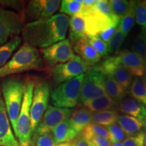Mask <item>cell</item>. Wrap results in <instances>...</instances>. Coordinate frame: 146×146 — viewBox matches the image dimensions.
Listing matches in <instances>:
<instances>
[{
  "instance_id": "6da1fadb",
  "label": "cell",
  "mask_w": 146,
  "mask_h": 146,
  "mask_svg": "<svg viewBox=\"0 0 146 146\" xmlns=\"http://www.w3.org/2000/svg\"><path fill=\"white\" fill-rule=\"evenodd\" d=\"M69 25V18L58 14L41 21L27 23L22 29L25 43L31 46L45 48L65 39Z\"/></svg>"
},
{
  "instance_id": "7a4b0ae2",
  "label": "cell",
  "mask_w": 146,
  "mask_h": 146,
  "mask_svg": "<svg viewBox=\"0 0 146 146\" xmlns=\"http://www.w3.org/2000/svg\"><path fill=\"white\" fill-rule=\"evenodd\" d=\"M43 67V58L37 48L24 43L10 61L0 68V78L29 70H41Z\"/></svg>"
},
{
  "instance_id": "3957f363",
  "label": "cell",
  "mask_w": 146,
  "mask_h": 146,
  "mask_svg": "<svg viewBox=\"0 0 146 146\" xmlns=\"http://www.w3.org/2000/svg\"><path fill=\"white\" fill-rule=\"evenodd\" d=\"M0 88L8 118L15 133L16 123L23 100L25 83L20 77L7 76L1 81Z\"/></svg>"
},
{
  "instance_id": "277c9868",
  "label": "cell",
  "mask_w": 146,
  "mask_h": 146,
  "mask_svg": "<svg viewBox=\"0 0 146 146\" xmlns=\"http://www.w3.org/2000/svg\"><path fill=\"white\" fill-rule=\"evenodd\" d=\"M35 82L28 79L25 83L24 96L21 111L16 123L15 136L20 146H30L31 141L30 110L33 95Z\"/></svg>"
},
{
  "instance_id": "5b68a950",
  "label": "cell",
  "mask_w": 146,
  "mask_h": 146,
  "mask_svg": "<svg viewBox=\"0 0 146 146\" xmlns=\"http://www.w3.org/2000/svg\"><path fill=\"white\" fill-rule=\"evenodd\" d=\"M84 75L76 76L60 83L51 94V100L55 107L71 108L78 104Z\"/></svg>"
},
{
  "instance_id": "8992f818",
  "label": "cell",
  "mask_w": 146,
  "mask_h": 146,
  "mask_svg": "<svg viewBox=\"0 0 146 146\" xmlns=\"http://www.w3.org/2000/svg\"><path fill=\"white\" fill-rule=\"evenodd\" d=\"M105 78L106 74L100 70L98 66H89L82 83L78 100L79 106H83L87 101L106 95Z\"/></svg>"
},
{
  "instance_id": "52a82bcc",
  "label": "cell",
  "mask_w": 146,
  "mask_h": 146,
  "mask_svg": "<svg viewBox=\"0 0 146 146\" xmlns=\"http://www.w3.org/2000/svg\"><path fill=\"white\" fill-rule=\"evenodd\" d=\"M50 96V85L46 81L41 80L35 82L33 95L30 110L31 135L35 130L36 126L38 125L48 106Z\"/></svg>"
},
{
  "instance_id": "ba28073f",
  "label": "cell",
  "mask_w": 146,
  "mask_h": 146,
  "mask_svg": "<svg viewBox=\"0 0 146 146\" xmlns=\"http://www.w3.org/2000/svg\"><path fill=\"white\" fill-rule=\"evenodd\" d=\"M59 0H33L28 3L24 10L23 18L28 23L47 19L59 8Z\"/></svg>"
},
{
  "instance_id": "9c48e42d",
  "label": "cell",
  "mask_w": 146,
  "mask_h": 146,
  "mask_svg": "<svg viewBox=\"0 0 146 146\" xmlns=\"http://www.w3.org/2000/svg\"><path fill=\"white\" fill-rule=\"evenodd\" d=\"M23 16L12 10L0 8V45L5 44L21 33Z\"/></svg>"
},
{
  "instance_id": "30bf717a",
  "label": "cell",
  "mask_w": 146,
  "mask_h": 146,
  "mask_svg": "<svg viewBox=\"0 0 146 146\" xmlns=\"http://www.w3.org/2000/svg\"><path fill=\"white\" fill-rule=\"evenodd\" d=\"M89 68L78 56L74 57L67 62L56 65L52 70V77L56 84L62 83L72 78L84 74Z\"/></svg>"
},
{
  "instance_id": "8fae6325",
  "label": "cell",
  "mask_w": 146,
  "mask_h": 146,
  "mask_svg": "<svg viewBox=\"0 0 146 146\" xmlns=\"http://www.w3.org/2000/svg\"><path fill=\"white\" fill-rule=\"evenodd\" d=\"M43 59L50 66H56L68 62L75 54L68 39L58 41L50 46L41 49Z\"/></svg>"
},
{
  "instance_id": "7c38bea8",
  "label": "cell",
  "mask_w": 146,
  "mask_h": 146,
  "mask_svg": "<svg viewBox=\"0 0 146 146\" xmlns=\"http://www.w3.org/2000/svg\"><path fill=\"white\" fill-rule=\"evenodd\" d=\"M72 111L69 108L48 106L33 133H51L56 126L70 118Z\"/></svg>"
},
{
  "instance_id": "4fadbf2b",
  "label": "cell",
  "mask_w": 146,
  "mask_h": 146,
  "mask_svg": "<svg viewBox=\"0 0 146 146\" xmlns=\"http://www.w3.org/2000/svg\"><path fill=\"white\" fill-rule=\"evenodd\" d=\"M102 72L111 75L125 91L130 88L133 76L124 67L116 62L114 56L108 58L100 65H98Z\"/></svg>"
},
{
  "instance_id": "5bb4252c",
  "label": "cell",
  "mask_w": 146,
  "mask_h": 146,
  "mask_svg": "<svg viewBox=\"0 0 146 146\" xmlns=\"http://www.w3.org/2000/svg\"><path fill=\"white\" fill-rule=\"evenodd\" d=\"M114 57L116 62L132 76H143L146 74V62L132 52L124 50Z\"/></svg>"
},
{
  "instance_id": "9a60e30c",
  "label": "cell",
  "mask_w": 146,
  "mask_h": 146,
  "mask_svg": "<svg viewBox=\"0 0 146 146\" xmlns=\"http://www.w3.org/2000/svg\"><path fill=\"white\" fill-rule=\"evenodd\" d=\"M12 128L0 88V146H20Z\"/></svg>"
},
{
  "instance_id": "2e32d148",
  "label": "cell",
  "mask_w": 146,
  "mask_h": 146,
  "mask_svg": "<svg viewBox=\"0 0 146 146\" xmlns=\"http://www.w3.org/2000/svg\"><path fill=\"white\" fill-rule=\"evenodd\" d=\"M85 33L88 37L97 36L111 26L118 25L113 23L108 16L97 11L85 16Z\"/></svg>"
},
{
  "instance_id": "e0dca14e",
  "label": "cell",
  "mask_w": 146,
  "mask_h": 146,
  "mask_svg": "<svg viewBox=\"0 0 146 146\" xmlns=\"http://www.w3.org/2000/svg\"><path fill=\"white\" fill-rule=\"evenodd\" d=\"M73 45L74 52L89 66L96 64L100 61L101 56L89 44L87 36L78 39Z\"/></svg>"
},
{
  "instance_id": "ac0fdd59",
  "label": "cell",
  "mask_w": 146,
  "mask_h": 146,
  "mask_svg": "<svg viewBox=\"0 0 146 146\" xmlns=\"http://www.w3.org/2000/svg\"><path fill=\"white\" fill-rule=\"evenodd\" d=\"M118 108L122 113L135 118L146 125V107L137 100L126 98L120 102Z\"/></svg>"
},
{
  "instance_id": "d6986e66",
  "label": "cell",
  "mask_w": 146,
  "mask_h": 146,
  "mask_svg": "<svg viewBox=\"0 0 146 146\" xmlns=\"http://www.w3.org/2000/svg\"><path fill=\"white\" fill-rule=\"evenodd\" d=\"M93 113L84 106H79L72 111L69 122L71 127L76 133L81 131L92 122Z\"/></svg>"
},
{
  "instance_id": "ffe728a7",
  "label": "cell",
  "mask_w": 146,
  "mask_h": 146,
  "mask_svg": "<svg viewBox=\"0 0 146 146\" xmlns=\"http://www.w3.org/2000/svg\"><path fill=\"white\" fill-rule=\"evenodd\" d=\"M68 119L56 126L51 132L56 145L72 141L78 135V133L71 127Z\"/></svg>"
},
{
  "instance_id": "44dd1931",
  "label": "cell",
  "mask_w": 146,
  "mask_h": 146,
  "mask_svg": "<svg viewBox=\"0 0 146 146\" xmlns=\"http://www.w3.org/2000/svg\"><path fill=\"white\" fill-rule=\"evenodd\" d=\"M69 41L74 45L78 39L86 37L85 16L78 14L69 20Z\"/></svg>"
},
{
  "instance_id": "7402d4cb",
  "label": "cell",
  "mask_w": 146,
  "mask_h": 146,
  "mask_svg": "<svg viewBox=\"0 0 146 146\" xmlns=\"http://www.w3.org/2000/svg\"><path fill=\"white\" fill-rule=\"evenodd\" d=\"M117 123L127 137L135 135L143 131V128L146 127V125L141 121L126 114L119 115Z\"/></svg>"
},
{
  "instance_id": "603a6c76",
  "label": "cell",
  "mask_w": 146,
  "mask_h": 146,
  "mask_svg": "<svg viewBox=\"0 0 146 146\" xmlns=\"http://www.w3.org/2000/svg\"><path fill=\"white\" fill-rule=\"evenodd\" d=\"M118 103L110 98L108 96H101L96 99L87 101L83 106L89 110L91 112H99L102 111L112 110L117 106Z\"/></svg>"
},
{
  "instance_id": "cb8c5ba5",
  "label": "cell",
  "mask_w": 146,
  "mask_h": 146,
  "mask_svg": "<svg viewBox=\"0 0 146 146\" xmlns=\"http://www.w3.org/2000/svg\"><path fill=\"white\" fill-rule=\"evenodd\" d=\"M105 90L107 96L116 102H121L126 97V91L111 75L106 74Z\"/></svg>"
},
{
  "instance_id": "d4e9b609",
  "label": "cell",
  "mask_w": 146,
  "mask_h": 146,
  "mask_svg": "<svg viewBox=\"0 0 146 146\" xmlns=\"http://www.w3.org/2000/svg\"><path fill=\"white\" fill-rule=\"evenodd\" d=\"M21 43V38L19 36H15L6 43L0 45V68L7 63L12 54Z\"/></svg>"
},
{
  "instance_id": "484cf974",
  "label": "cell",
  "mask_w": 146,
  "mask_h": 146,
  "mask_svg": "<svg viewBox=\"0 0 146 146\" xmlns=\"http://www.w3.org/2000/svg\"><path fill=\"white\" fill-rule=\"evenodd\" d=\"M118 116L119 115L118 112L115 110L95 112L93 113L92 122L93 123L107 127L112 124L116 123L117 122Z\"/></svg>"
},
{
  "instance_id": "4316f807",
  "label": "cell",
  "mask_w": 146,
  "mask_h": 146,
  "mask_svg": "<svg viewBox=\"0 0 146 146\" xmlns=\"http://www.w3.org/2000/svg\"><path fill=\"white\" fill-rule=\"evenodd\" d=\"M135 1H131L130 8H129V11L125 15L120 18L119 25L118 26V28L127 35L135 25Z\"/></svg>"
},
{
  "instance_id": "83f0119b",
  "label": "cell",
  "mask_w": 146,
  "mask_h": 146,
  "mask_svg": "<svg viewBox=\"0 0 146 146\" xmlns=\"http://www.w3.org/2000/svg\"><path fill=\"white\" fill-rule=\"evenodd\" d=\"M132 52L146 62V29H143L135 37L131 45Z\"/></svg>"
},
{
  "instance_id": "f1b7e54d",
  "label": "cell",
  "mask_w": 146,
  "mask_h": 146,
  "mask_svg": "<svg viewBox=\"0 0 146 146\" xmlns=\"http://www.w3.org/2000/svg\"><path fill=\"white\" fill-rule=\"evenodd\" d=\"M131 96L146 107V86L143 81L139 78L133 80L130 87Z\"/></svg>"
},
{
  "instance_id": "f546056e",
  "label": "cell",
  "mask_w": 146,
  "mask_h": 146,
  "mask_svg": "<svg viewBox=\"0 0 146 146\" xmlns=\"http://www.w3.org/2000/svg\"><path fill=\"white\" fill-rule=\"evenodd\" d=\"M94 136L109 139V135L106 128L97 124L90 123L81 131V137L85 140Z\"/></svg>"
},
{
  "instance_id": "4dcf8cb0",
  "label": "cell",
  "mask_w": 146,
  "mask_h": 146,
  "mask_svg": "<svg viewBox=\"0 0 146 146\" xmlns=\"http://www.w3.org/2000/svg\"><path fill=\"white\" fill-rule=\"evenodd\" d=\"M32 146H56L52 133H33L31 136V145Z\"/></svg>"
},
{
  "instance_id": "1f68e13d",
  "label": "cell",
  "mask_w": 146,
  "mask_h": 146,
  "mask_svg": "<svg viewBox=\"0 0 146 146\" xmlns=\"http://www.w3.org/2000/svg\"><path fill=\"white\" fill-rule=\"evenodd\" d=\"M127 36V35L123 33L119 29L117 28L112 38L108 43V54H111L117 53L125 41Z\"/></svg>"
},
{
  "instance_id": "d6a6232c",
  "label": "cell",
  "mask_w": 146,
  "mask_h": 146,
  "mask_svg": "<svg viewBox=\"0 0 146 146\" xmlns=\"http://www.w3.org/2000/svg\"><path fill=\"white\" fill-rule=\"evenodd\" d=\"M82 1L81 0H63L61 1L60 11L61 13L74 16L79 14Z\"/></svg>"
},
{
  "instance_id": "836d02e7",
  "label": "cell",
  "mask_w": 146,
  "mask_h": 146,
  "mask_svg": "<svg viewBox=\"0 0 146 146\" xmlns=\"http://www.w3.org/2000/svg\"><path fill=\"white\" fill-rule=\"evenodd\" d=\"M96 11L108 16L114 24L119 25L120 17L115 15L113 13L112 9L110 8V5L109 4V1H106V0L97 1L96 5Z\"/></svg>"
},
{
  "instance_id": "e575fe53",
  "label": "cell",
  "mask_w": 146,
  "mask_h": 146,
  "mask_svg": "<svg viewBox=\"0 0 146 146\" xmlns=\"http://www.w3.org/2000/svg\"><path fill=\"white\" fill-rule=\"evenodd\" d=\"M131 1L125 0H110L109 4L115 15L123 17L129 11L131 6Z\"/></svg>"
},
{
  "instance_id": "d590c367",
  "label": "cell",
  "mask_w": 146,
  "mask_h": 146,
  "mask_svg": "<svg viewBox=\"0 0 146 146\" xmlns=\"http://www.w3.org/2000/svg\"><path fill=\"white\" fill-rule=\"evenodd\" d=\"M106 129L108 132L109 139L112 143L123 141L127 137L121 127L116 123L108 126Z\"/></svg>"
},
{
  "instance_id": "8d00e7d4",
  "label": "cell",
  "mask_w": 146,
  "mask_h": 146,
  "mask_svg": "<svg viewBox=\"0 0 146 146\" xmlns=\"http://www.w3.org/2000/svg\"><path fill=\"white\" fill-rule=\"evenodd\" d=\"M135 15L136 23L146 29V1H136Z\"/></svg>"
},
{
  "instance_id": "74e56055",
  "label": "cell",
  "mask_w": 146,
  "mask_h": 146,
  "mask_svg": "<svg viewBox=\"0 0 146 146\" xmlns=\"http://www.w3.org/2000/svg\"><path fill=\"white\" fill-rule=\"evenodd\" d=\"M88 41L93 48L96 51L100 56H106L108 54V44L97 36H87Z\"/></svg>"
},
{
  "instance_id": "f35d334b",
  "label": "cell",
  "mask_w": 146,
  "mask_h": 146,
  "mask_svg": "<svg viewBox=\"0 0 146 146\" xmlns=\"http://www.w3.org/2000/svg\"><path fill=\"white\" fill-rule=\"evenodd\" d=\"M145 131L137 133L133 136L127 137L123 141V146H144Z\"/></svg>"
},
{
  "instance_id": "ab89813d",
  "label": "cell",
  "mask_w": 146,
  "mask_h": 146,
  "mask_svg": "<svg viewBox=\"0 0 146 146\" xmlns=\"http://www.w3.org/2000/svg\"><path fill=\"white\" fill-rule=\"evenodd\" d=\"M96 3L97 1H95V0H84V1H82L81 8L79 12V14L83 16H87L92 14L93 12H96Z\"/></svg>"
},
{
  "instance_id": "60d3db41",
  "label": "cell",
  "mask_w": 146,
  "mask_h": 146,
  "mask_svg": "<svg viewBox=\"0 0 146 146\" xmlns=\"http://www.w3.org/2000/svg\"><path fill=\"white\" fill-rule=\"evenodd\" d=\"M85 141L87 142L89 146H111L112 145V142L109 139L100 137H91Z\"/></svg>"
},
{
  "instance_id": "b9f144b4",
  "label": "cell",
  "mask_w": 146,
  "mask_h": 146,
  "mask_svg": "<svg viewBox=\"0 0 146 146\" xmlns=\"http://www.w3.org/2000/svg\"><path fill=\"white\" fill-rule=\"evenodd\" d=\"M118 25H113L109 27L108 29H106L105 31H102V33L98 35L97 36V37H98L99 39L102 40L104 42H105L106 43H108V42L110 41V39H112L113 35H114L115 32H116V29L118 28Z\"/></svg>"
},
{
  "instance_id": "7bdbcfd3",
  "label": "cell",
  "mask_w": 146,
  "mask_h": 146,
  "mask_svg": "<svg viewBox=\"0 0 146 146\" xmlns=\"http://www.w3.org/2000/svg\"><path fill=\"white\" fill-rule=\"evenodd\" d=\"M74 146H89V145L82 137H79L77 139H74Z\"/></svg>"
},
{
  "instance_id": "ee69618b",
  "label": "cell",
  "mask_w": 146,
  "mask_h": 146,
  "mask_svg": "<svg viewBox=\"0 0 146 146\" xmlns=\"http://www.w3.org/2000/svg\"><path fill=\"white\" fill-rule=\"evenodd\" d=\"M56 146H74V139L70 141L65 142V143L57 144Z\"/></svg>"
},
{
  "instance_id": "f6af8a7d",
  "label": "cell",
  "mask_w": 146,
  "mask_h": 146,
  "mask_svg": "<svg viewBox=\"0 0 146 146\" xmlns=\"http://www.w3.org/2000/svg\"><path fill=\"white\" fill-rule=\"evenodd\" d=\"M111 146H123L122 142H118V143H113Z\"/></svg>"
},
{
  "instance_id": "bcb514c9",
  "label": "cell",
  "mask_w": 146,
  "mask_h": 146,
  "mask_svg": "<svg viewBox=\"0 0 146 146\" xmlns=\"http://www.w3.org/2000/svg\"><path fill=\"white\" fill-rule=\"evenodd\" d=\"M144 146H146V131L145 132V135H144Z\"/></svg>"
},
{
  "instance_id": "7dc6e473",
  "label": "cell",
  "mask_w": 146,
  "mask_h": 146,
  "mask_svg": "<svg viewBox=\"0 0 146 146\" xmlns=\"http://www.w3.org/2000/svg\"><path fill=\"white\" fill-rule=\"evenodd\" d=\"M145 86H146V77H145Z\"/></svg>"
},
{
  "instance_id": "c3c4849f",
  "label": "cell",
  "mask_w": 146,
  "mask_h": 146,
  "mask_svg": "<svg viewBox=\"0 0 146 146\" xmlns=\"http://www.w3.org/2000/svg\"><path fill=\"white\" fill-rule=\"evenodd\" d=\"M30 146H32V145H30Z\"/></svg>"
}]
</instances>
